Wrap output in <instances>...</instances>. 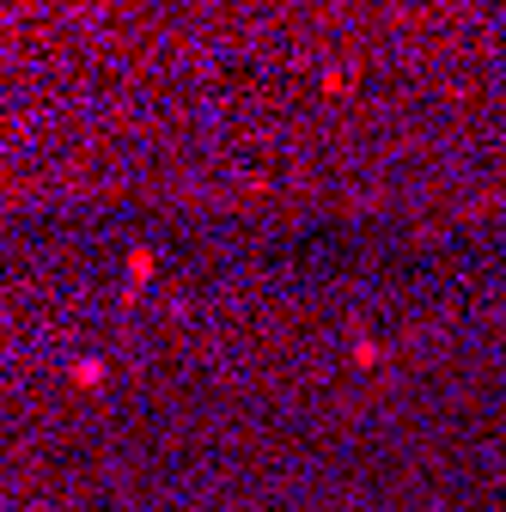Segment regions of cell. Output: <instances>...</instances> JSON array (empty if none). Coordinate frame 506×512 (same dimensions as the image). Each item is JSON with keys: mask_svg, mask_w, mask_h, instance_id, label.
I'll return each instance as SVG.
<instances>
[{"mask_svg": "<svg viewBox=\"0 0 506 512\" xmlns=\"http://www.w3.org/2000/svg\"><path fill=\"white\" fill-rule=\"evenodd\" d=\"M74 384H104V360H80L74 366Z\"/></svg>", "mask_w": 506, "mask_h": 512, "instance_id": "6da1fadb", "label": "cell"}, {"mask_svg": "<svg viewBox=\"0 0 506 512\" xmlns=\"http://www.w3.org/2000/svg\"><path fill=\"white\" fill-rule=\"evenodd\" d=\"M129 275H135V281H147V275H153V256H147V250H135V256H129Z\"/></svg>", "mask_w": 506, "mask_h": 512, "instance_id": "7a4b0ae2", "label": "cell"}]
</instances>
